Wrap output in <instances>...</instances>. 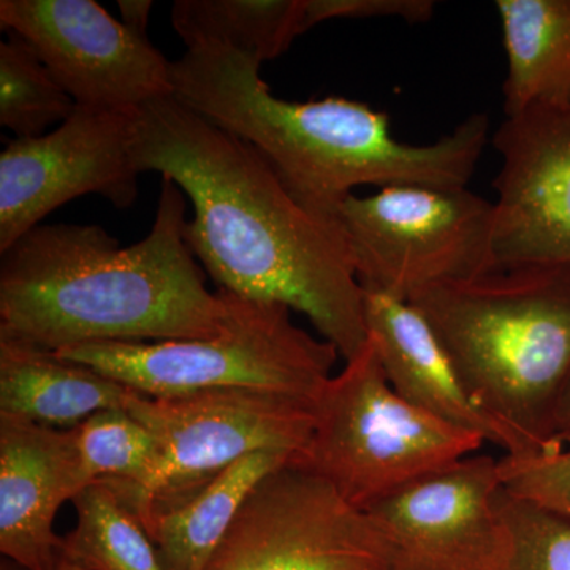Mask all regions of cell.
<instances>
[{"label": "cell", "instance_id": "obj_1", "mask_svg": "<svg viewBox=\"0 0 570 570\" xmlns=\"http://www.w3.org/2000/svg\"><path fill=\"white\" fill-rule=\"evenodd\" d=\"M132 156L187 195L184 239L223 291L305 314L346 362L362 354L365 291L337 217L305 208L253 146L174 96L138 110Z\"/></svg>", "mask_w": 570, "mask_h": 570}, {"label": "cell", "instance_id": "obj_2", "mask_svg": "<svg viewBox=\"0 0 570 570\" xmlns=\"http://www.w3.org/2000/svg\"><path fill=\"white\" fill-rule=\"evenodd\" d=\"M184 193L163 178L151 232L121 247L99 225H39L0 261V336L45 351L217 335L230 298L184 239Z\"/></svg>", "mask_w": 570, "mask_h": 570}, {"label": "cell", "instance_id": "obj_3", "mask_svg": "<svg viewBox=\"0 0 570 570\" xmlns=\"http://www.w3.org/2000/svg\"><path fill=\"white\" fill-rule=\"evenodd\" d=\"M472 403L515 460L564 449L554 415L570 379V266L494 269L409 299Z\"/></svg>", "mask_w": 570, "mask_h": 570}, {"label": "cell", "instance_id": "obj_4", "mask_svg": "<svg viewBox=\"0 0 570 570\" xmlns=\"http://www.w3.org/2000/svg\"><path fill=\"white\" fill-rule=\"evenodd\" d=\"M261 66L230 48L187 50L170 66L174 97L253 146L305 208L337 217L354 189L370 186L384 167V116L344 97L277 99Z\"/></svg>", "mask_w": 570, "mask_h": 570}, {"label": "cell", "instance_id": "obj_5", "mask_svg": "<svg viewBox=\"0 0 570 570\" xmlns=\"http://www.w3.org/2000/svg\"><path fill=\"white\" fill-rule=\"evenodd\" d=\"M227 292V291H225ZM217 335L163 343H89L55 352L149 396L250 387L316 400L340 352L292 321L281 303L227 292Z\"/></svg>", "mask_w": 570, "mask_h": 570}, {"label": "cell", "instance_id": "obj_6", "mask_svg": "<svg viewBox=\"0 0 570 570\" xmlns=\"http://www.w3.org/2000/svg\"><path fill=\"white\" fill-rule=\"evenodd\" d=\"M299 464L366 510L412 480L466 459L485 439L420 411L392 389L367 341L314 400Z\"/></svg>", "mask_w": 570, "mask_h": 570}, {"label": "cell", "instance_id": "obj_7", "mask_svg": "<svg viewBox=\"0 0 570 570\" xmlns=\"http://www.w3.org/2000/svg\"><path fill=\"white\" fill-rule=\"evenodd\" d=\"M337 219L363 291L409 302L434 285L498 269L493 202L466 187L390 186L366 197L352 194Z\"/></svg>", "mask_w": 570, "mask_h": 570}, {"label": "cell", "instance_id": "obj_8", "mask_svg": "<svg viewBox=\"0 0 570 570\" xmlns=\"http://www.w3.org/2000/svg\"><path fill=\"white\" fill-rule=\"evenodd\" d=\"M127 411L164 450L163 472L146 497L116 491L132 512L200 489L250 453L277 450L302 455L316 420L314 400L250 387L175 396L138 393Z\"/></svg>", "mask_w": 570, "mask_h": 570}, {"label": "cell", "instance_id": "obj_9", "mask_svg": "<svg viewBox=\"0 0 570 570\" xmlns=\"http://www.w3.org/2000/svg\"><path fill=\"white\" fill-rule=\"evenodd\" d=\"M296 459L254 487L205 570H390L373 519Z\"/></svg>", "mask_w": 570, "mask_h": 570}, {"label": "cell", "instance_id": "obj_10", "mask_svg": "<svg viewBox=\"0 0 570 570\" xmlns=\"http://www.w3.org/2000/svg\"><path fill=\"white\" fill-rule=\"evenodd\" d=\"M137 116L77 107L51 134L9 142L0 154V254L82 195L100 194L119 209L134 205Z\"/></svg>", "mask_w": 570, "mask_h": 570}, {"label": "cell", "instance_id": "obj_11", "mask_svg": "<svg viewBox=\"0 0 570 570\" xmlns=\"http://www.w3.org/2000/svg\"><path fill=\"white\" fill-rule=\"evenodd\" d=\"M0 28L31 45L77 107L138 111L174 96L171 62L94 0H2Z\"/></svg>", "mask_w": 570, "mask_h": 570}, {"label": "cell", "instance_id": "obj_12", "mask_svg": "<svg viewBox=\"0 0 570 570\" xmlns=\"http://www.w3.org/2000/svg\"><path fill=\"white\" fill-rule=\"evenodd\" d=\"M502 487L499 461L466 456L371 505L390 570H501L510 543Z\"/></svg>", "mask_w": 570, "mask_h": 570}, {"label": "cell", "instance_id": "obj_13", "mask_svg": "<svg viewBox=\"0 0 570 570\" xmlns=\"http://www.w3.org/2000/svg\"><path fill=\"white\" fill-rule=\"evenodd\" d=\"M491 142L502 160L493 181L498 269L570 266V108L505 116Z\"/></svg>", "mask_w": 570, "mask_h": 570}, {"label": "cell", "instance_id": "obj_14", "mask_svg": "<svg viewBox=\"0 0 570 570\" xmlns=\"http://www.w3.org/2000/svg\"><path fill=\"white\" fill-rule=\"evenodd\" d=\"M91 485L73 431L0 414V553L28 570H55L63 502Z\"/></svg>", "mask_w": 570, "mask_h": 570}, {"label": "cell", "instance_id": "obj_15", "mask_svg": "<svg viewBox=\"0 0 570 570\" xmlns=\"http://www.w3.org/2000/svg\"><path fill=\"white\" fill-rule=\"evenodd\" d=\"M367 341L392 389L412 406L499 445L498 431L461 384L448 352L417 307L365 291Z\"/></svg>", "mask_w": 570, "mask_h": 570}, {"label": "cell", "instance_id": "obj_16", "mask_svg": "<svg viewBox=\"0 0 570 570\" xmlns=\"http://www.w3.org/2000/svg\"><path fill=\"white\" fill-rule=\"evenodd\" d=\"M115 379L51 351L0 336V414L71 430L138 395Z\"/></svg>", "mask_w": 570, "mask_h": 570}, {"label": "cell", "instance_id": "obj_17", "mask_svg": "<svg viewBox=\"0 0 570 570\" xmlns=\"http://www.w3.org/2000/svg\"><path fill=\"white\" fill-rule=\"evenodd\" d=\"M294 453L266 450L236 461L200 489L138 510L165 570H205L254 487Z\"/></svg>", "mask_w": 570, "mask_h": 570}, {"label": "cell", "instance_id": "obj_18", "mask_svg": "<svg viewBox=\"0 0 570 570\" xmlns=\"http://www.w3.org/2000/svg\"><path fill=\"white\" fill-rule=\"evenodd\" d=\"M508 77L504 115L570 108V0H497Z\"/></svg>", "mask_w": 570, "mask_h": 570}, {"label": "cell", "instance_id": "obj_19", "mask_svg": "<svg viewBox=\"0 0 570 570\" xmlns=\"http://www.w3.org/2000/svg\"><path fill=\"white\" fill-rule=\"evenodd\" d=\"M171 24L187 50L230 48L264 63L306 29V0H176Z\"/></svg>", "mask_w": 570, "mask_h": 570}, {"label": "cell", "instance_id": "obj_20", "mask_svg": "<svg viewBox=\"0 0 570 570\" xmlns=\"http://www.w3.org/2000/svg\"><path fill=\"white\" fill-rule=\"evenodd\" d=\"M71 504L77 524L62 538L59 561L80 570H165L140 519L110 483L92 482Z\"/></svg>", "mask_w": 570, "mask_h": 570}, {"label": "cell", "instance_id": "obj_21", "mask_svg": "<svg viewBox=\"0 0 570 570\" xmlns=\"http://www.w3.org/2000/svg\"><path fill=\"white\" fill-rule=\"evenodd\" d=\"M89 483L105 480L127 497H146L164 468V450L127 409H107L71 428Z\"/></svg>", "mask_w": 570, "mask_h": 570}, {"label": "cell", "instance_id": "obj_22", "mask_svg": "<svg viewBox=\"0 0 570 570\" xmlns=\"http://www.w3.org/2000/svg\"><path fill=\"white\" fill-rule=\"evenodd\" d=\"M77 104L18 33L0 43V124L18 138L40 137L70 118Z\"/></svg>", "mask_w": 570, "mask_h": 570}, {"label": "cell", "instance_id": "obj_23", "mask_svg": "<svg viewBox=\"0 0 570 570\" xmlns=\"http://www.w3.org/2000/svg\"><path fill=\"white\" fill-rule=\"evenodd\" d=\"M499 509L510 535L501 570H570V515L513 497L504 487Z\"/></svg>", "mask_w": 570, "mask_h": 570}, {"label": "cell", "instance_id": "obj_24", "mask_svg": "<svg viewBox=\"0 0 570 570\" xmlns=\"http://www.w3.org/2000/svg\"><path fill=\"white\" fill-rule=\"evenodd\" d=\"M502 485L513 497L570 515V448L535 459L499 461Z\"/></svg>", "mask_w": 570, "mask_h": 570}, {"label": "cell", "instance_id": "obj_25", "mask_svg": "<svg viewBox=\"0 0 570 570\" xmlns=\"http://www.w3.org/2000/svg\"><path fill=\"white\" fill-rule=\"evenodd\" d=\"M433 0H306V29L330 20L401 18L417 24L433 18Z\"/></svg>", "mask_w": 570, "mask_h": 570}, {"label": "cell", "instance_id": "obj_26", "mask_svg": "<svg viewBox=\"0 0 570 570\" xmlns=\"http://www.w3.org/2000/svg\"><path fill=\"white\" fill-rule=\"evenodd\" d=\"M121 22L135 36L148 39L149 17H151V0H119Z\"/></svg>", "mask_w": 570, "mask_h": 570}, {"label": "cell", "instance_id": "obj_27", "mask_svg": "<svg viewBox=\"0 0 570 570\" xmlns=\"http://www.w3.org/2000/svg\"><path fill=\"white\" fill-rule=\"evenodd\" d=\"M554 430L562 441L570 439V379L562 392L560 403H558L557 415H554Z\"/></svg>", "mask_w": 570, "mask_h": 570}, {"label": "cell", "instance_id": "obj_28", "mask_svg": "<svg viewBox=\"0 0 570 570\" xmlns=\"http://www.w3.org/2000/svg\"><path fill=\"white\" fill-rule=\"evenodd\" d=\"M0 570H28V569L21 568L20 564H17V562L7 560V558H2V561H0Z\"/></svg>", "mask_w": 570, "mask_h": 570}, {"label": "cell", "instance_id": "obj_29", "mask_svg": "<svg viewBox=\"0 0 570 570\" xmlns=\"http://www.w3.org/2000/svg\"><path fill=\"white\" fill-rule=\"evenodd\" d=\"M55 570H80L77 568H73V566L66 564V562L58 561V564H56Z\"/></svg>", "mask_w": 570, "mask_h": 570}]
</instances>
